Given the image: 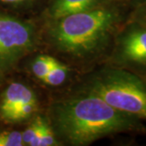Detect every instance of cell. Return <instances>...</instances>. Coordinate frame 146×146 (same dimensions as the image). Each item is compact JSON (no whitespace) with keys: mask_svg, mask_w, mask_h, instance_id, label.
<instances>
[{"mask_svg":"<svg viewBox=\"0 0 146 146\" xmlns=\"http://www.w3.org/2000/svg\"><path fill=\"white\" fill-rule=\"evenodd\" d=\"M4 76H5V74L0 71V89L2 88V85L4 81Z\"/></svg>","mask_w":146,"mask_h":146,"instance_id":"cell-16","label":"cell"},{"mask_svg":"<svg viewBox=\"0 0 146 146\" xmlns=\"http://www.w3.org/2000/svg\"><path fill=\"white\" fill-rule=\"evenodd\" d=\"M124 1L128 5L130 6L131 7V9L136 7L137 6L141 5V4L146 3V0H124Z\"/></svg>","mask_w":146,"mask_h":146,"instance_id":"cell-15","label":"cell"},{"mask_svg":"<svg viewBox=\"0 0 146 146\" xmlns=\"http://www.w3.org/2000/svg\"><path fill=\"white\" fill-rule=\"evenodd\" d=\"M48 0H0V7L11 12H25L45 6Z\"/></svg>","mask_w":146,"mask_h":146,"instance_id":"cell-11","label":"cell"},{"mask_svg":"<svg viewBox=\"0 0 146 146\" xmlns=\"http://www.w3.org/2000/svg\"><path fill=\"white\" fill-rule=\"evenodd\" d=\"M71 69L66 63L59 61L54 57L52 67L42 83L50 87H60L68 81L71 76Z\"/></svg>","mask_w":146,"mask_h":146,"instance_id":"cell-8","label":"cell"},{"mask_svg":"<svg viewBox=\"0 0 146 146\" xmlns=\"http://www.w3.org/2000/svg\"><path fill=\"white\" fill-rule=\"evenodd\" d=\"M131 10L124 0H111L89 10L46 21L43 37L50 49L72 63H103Z\"/></svg>","mask_w":146,"mask_h":146,"instance_id":"cell-1","label":"cell"},{"mask_svg":"<svg viewBox=\"0 0 146 146\" xmlns=\"http://www.w3.org/2000/svg\"><path fill=\"white\" fill-rule=\"evenodd\" d=\"M45 119L46 116L36 114L29 120V123L21 131L22 141L25 146H37Z\"/></svg>","mask_w":146,"mask_h":146,"instance_id":"cell-9","label":"cell"},{"mask_svg":"<svg viewBox=\"0 0 146 146\" xmlns=\"http://www.w3.org/2000/svg\"><path fill=\"white\" fill-rule=\"evenodd\" d=\"M103 65L120 68L141 76L146 73V26L127 21L117 32Z\"/></svg>","mask_w":146,"mask_h":146,"instance_id":"cell-5","label":"cell"},{"mask_svg":"<svg viewBox=\"0 0 146 146\" xmlns=\"http://www.w3.org/2000/svg\"><path fill=\"white\" fill-rule=\"evenodd\" d=\"M0 146H25L21 131L0 127Z\"/></svg>","mask_w":146,"mask_h":146,"instance_id":"cell-12","label":"cell"},{"mask_svg":"<svg viewBox=\"0 0 146 146\" xmlns=\"http://www.w3.org/2000/svg\"><path fill=\"white\" fill-rule=\"evenodd\" d=\"M35 98L36 93L29 85L18 80L10 82L0 94V120L11 124L17 110Z\"/></svg>","mask_w":146,"mask_h":146,"instance_id":"cell-6","label":"cell"},{"mask_svg":"<svg viewBox=\"0 0 146 146\" xmlns=\"http://www.w3.org/2000/svg\"><path fill=\"white\" fill-rule=\"evenodd\" d=\"M81 91L95 94L115 109L146 121V84L134 73L103 65L85 77Z\"/></svg>","mask_w":146,"mask_h":146,"instance_id":"cell-3","label":"cell"},{"mask_svg":"<svg viewBox=\"0 0 146 146\" xmlns=\"http://www.w3.org/2000/svg\"><path fill=\"white\" fill-rule=\"evenodd\" d=\"M140 77H141V78L143 80H144V82H145V84H146V73L145 74V75H142V76H141Z\"/></svg>","mask_w":146,"mask_h":146,"instance_id":"cell-17","label":"cell"},{"mask_svg":"<svg viewBox=\"0 0 146 146\" xmlns=\"http://www.w3.org/2000/svg\"><path fill=\"white\" fill-rule=\"evenodd\" d=\"M46 117L62 145H89L120 133L146 134L142 120L115 109L95 94L81 90L53 102Z\"/></svg>","mask_w":146,"mask_h":146,"instance_id":"cell-2","label":"cell"},{"mask_svg":"<svg viewBox=\"0 0 146 146\" xmlns=\"http://www.w3.org/2000/svg\"><path fill=\"white\" fill-rule=\"evenodd\" d=\"M54 58L49 54H38L35 56L29 64L32 75L42 82L52 67Z\"/></svg>","mask_w":146,"mask_h":146,"instance_id":"cell-10","label":"cell"},{"mask_svg":"<svg viewBox=\"0 0 146 146\" xmlns=\"http://www.w3.org/2000/svg\"><path fill=\"white\" fill-rule=\"evenodd\" d=\"M127 21H134L146 26V3L132 8Z\"/></svg>","mask_w":146,"mask_h":146,"instance_id":"cell-14","label":"cell"},{"mask_svg":"<svg viewBox=\"0 0 146 146\" xmlns=\"http://www.w3.org/2000/svg\"><path fill=\"white\" fill-rule=\"evenodd\" d=\"M111 0H48L44 6L42 16L46 21L89 10Z\"/></svg>","mask_w":146,"mask_h":146,"instance_id":"cell-7","label":"cell"},{"mask_svg":"<svg viewBox=\"0 0 146 146\" xmlns=\"http://www.w3.org/2000/svg\"><path fill=\"white\" fill-rule=\"evenodd\" d=\"M62 145L61 142L58 141L52 127L50 126L49 120L46 118L42 127V136L38 142V146H58Z\"/></svg>","mask_w":146,"mask_h":146,"instance_id":"cell-13","label":"cell"},{"mask_svg":"<svg viewBox=\"0 0 146 146\" xmlns=\"http://www.w3.org/2000/svg\"><path fill=\"white\" fill-rule=\"evenodd\" d=\"M40 39L36 25L0 7V71L10 72L35 50Z\"/></svg>","mask_w":146,"mask_h":146,"instance_id":"cell-4","label":"cell"}]
</instances>
